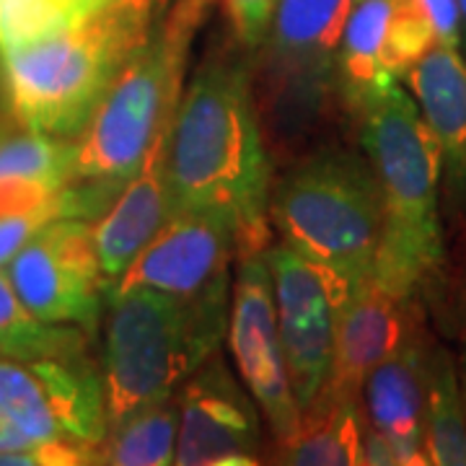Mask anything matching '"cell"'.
Listing matches in <instances>:
<instances>
[{"mask_svg": "<svg viewBox=\"0 0 466 466\" xmlns=\"http://www.w3.org/2000/svg\"><path fill=\"white\" fill-rule=\"evenodd\" d=\"M167 177L174 213L228 218L238 259L267 249L272 164L244 63L210 57L187 86L168 133Z\"/></svg>", "mask_w": 466, "mask_h": 466, "instance_id": "1", "label": "cell"}, {"mask_svg": "<svg viewBox=\"0 0 466 466\" xmlns=\"http://www.w3.org/2000/svg\"><path fill=\"white\" fill-rule=\"evenodd\" d=\"M210 3L179 0L150 42L127 60L70 137V177L60 189V220H96L143 167L158 135L174 122L182 99L187 52Z\"/></svg>", "mask_w": 466, "mask_h": 466, "instance_id": "2", "label": "cell"}, {"mask_svg": "<svg viewBox=\"0 0 466 466\" xmlns=\"http://www.w3.org/2000/svg\"><path fill=\"white\" fill-rule=\"evenodd\" d=\"M164 0H109L63 32L0 52L8 112L32 133L76 137L104 91L158 32Z\"/></svg>", "mask_w": 466, "mask_h": 466, "instance_id": "3", "label": "cell"}, {"mask_svg": "<svg viewBox=\"0 0 466 466\" xmlns=\"http://www.w3.org/2000/svg\"><path fill=\"white\" fill-rule=\"evenodd\" d=\"M360 137L383 200L373 280L397 299L415 300L446 262L441 150L415 99L400 84L360 106Z\"/></svg>", "mask_w": 466, "mask_h": 466, "instance_id": "4", "label": "cell"}, {"mask_svg": "<svg viewBox=\"0 0 466 466\" xmlns=\"http://www.w3.org/2000/svg\"><path fill=\"white\" fill-rule=\"evenodd\" d=\"M182 300L150 290H109L104 389L109 428L167 401L213 358L226 329V296Z\"/></svg>", "mask_w": 466, "mask_h": 466, "instance_id": "5", "label": "cell"}, {"mask_svg": "<svg viewBox=\"0 0 466 466\" xmlns=\"http://www.w3.org/2000/svg\"><path fill=\"white\" fill-rule=\"evenodd\" d=\"M269 220L285 247L337 280L373 278L381 247L383 200L376 171L352 150H319L269 189Z\"/></svg>", "mask_w": 466, "mask_h": 466, "instance_id": "6", "label": "cell"}, {"mask_svg": "<svg viewBox=\"0 0 466 466\" xmlns=\"http://www.w3.org/2000/svg\"><path fill=\"white\" fill-rule=\"evenodd\" d=\"M355 0H278L265 57L267 115L275 133H306L337 91V52Z\"/></svg>", "mask_w": 466, "mask_h": 466, "instance_id": "7", "label": "cell"}, {"mask_svg": "<svg viewBox=\"0 0 466 466\" xmlns=\"http://www.w3.org/2000/svg\"><path fill=\"white\" fill-rule=\"evenodd\" d=\"M0 415L36 443L73 441L101 449L109 433L104 376L88 355L47 360L0 355Z\"/></svg>", "mask_w": 466, "mask_h": 466, "instance_id": "8", "label": "cell"}, {"mask_svg": "<svg viewBox=\"0 0 466 466\" xmlns=\"http://www.w3.org/2000/svg\"><path fill=\"white\" fill-rule=\"evenodd\" d=\"M272 275L278 329L290 386L300 415L329 381L334 352V311L350 296V285L278 244L265 251Z\"/></svg>", "mask_w": 466, "mask_h": 466, "instance_id": "9", "label": "cell"}, {"mask_svg": "<svg viewBox=\"0 0 466 466\" xmlns=\"http://www.w3.org/2000/svg\"><path fill=\"white\" fill-rule=\"evenodd\" d=\"M8 280L36 319L91 332L106 296L91 223L67 218L47 223L8 262Z\"/></svg>", "mask_w": 466, "mask_h": 466, "instance_id": "10", "label": "cell"}, {"mask_svg": "<svg viewBox=\"0 0 466 466\" xmlns=\"http://www.w3.org/2000/svg\"><path fill=\"white\" fill-rule=\"evenodd\" d=\"M228 342L238 376L254 404L265 412L275 438L280 443L293 438L303 415L288 376L265 251L241 257L233 288Z\"/></svg>", "mask_w": 466, "mask_h": 466, "instance_id": "11", "label": "cell"}, {"mask_svg": "<svg viewBox=\"0 0 466 466\" xmlns=\"http://www.w3.org/2000/svg\"><path fill=\"white\" fill-rule=\"evenodd\" d=\"M233 251L236 231L228 218L205 210L174 213L109 290L150 288L174 299L200 300L228 290Z\"/></svg>", "mask_w": 466, "mask_h": 466, "instance_id": "12", "label": "cell"}, {"mask_svg": "<svg viewBox=\"0 0 466 466\" xmlns=\"http://www.w3.org/2000/svg\"><path fill=\"white\" fill-rule=\"evenodd\" d=\"M174 466H216L223 459L257 453L259 415L228 366L213 355L179 391Z\"/></svg>", "mask_w": 466, "mask_h": 466, "instance_id": "13", "label": "cell"}, {"mask_svg": "<svg viewBox=\"0 0 466 466\" xmlns=\"http://www.w3.org/2000/svg\"><path fill=\"white\" fill-rule=\"evenodd\" d=\"M417 329L415 300L397 299L373 278L352 288L334 311L332 370L317 400H360L368 373Z\"/></svg>", "mask_w": 466, "mask_h": 466, "instance_id": "14", "label": "cell"}, {"mask_svg": "<svg viewBox=\"0 0 466 466\" xmlns=\"http://www.w3.org/2000/svg\"><path fill=\"white\" fill-rule=\"evenodd\" d=\"M171 125L158 135L143 167L125 184V189L116 195L109 210L91 223L96 259L106 290L115 288L130 262L164 228L168 218L174 216L167 177V146Z\"/></svg>", "mask_w": 466, "mask_h": 466, "instance_id": "15", "label": "cell"}, {"mask_svg": "<svg viewBox=\"0 0 466 466\" xmlns=\"http://www.w3.org/2000/svg\"><path fill=\"white\" fill-rule=\"evenodd\" d=\"M417 109L441 150V184L451 202L466 200V60L435 45L404 73Z\"/></svg>", "mask_w": 466, "mask_h": 466, "instance_id": "16", "label": "cell"}, {"mask_svg": "<svg viewBox=\"0 0 466 466\" xmlns=\"http://www.w3.org/2000/svg\"><path fill=\"white\" fill-rule=\"evenodd\" d=\"M428 386L431 352L420 329L368 373L360 389L368 428L394 453L425 449Z\"/></svg>", "mask_w": 466, "mask_h": 466, "instance_id": "17", "label": "cell"}, {"mask_svg": "<svg viewBox=\"0 0 466 466\" xmlns=\"http://www.w3.org/2000/svg\"><path fill=\"white\" fill-rule=\"evenodd\" d=\"M394 5L397 0H355L352 5L337 52V91L355 112L397 84L383 66Z\"/></svg>", "mask_w": 466, "mask_h": 466, "instance_id": "18", "label": "cell"}, {"mask_svg": "<svg viewBox=\"0 0 466 466\" xmlns=\"http://www.w3.org/2000/svg\"><path fill=\"white\" fill-rule=\"evenodd\" d=\"M278 466H366V425L358 400H317L283 441Z\"/></svg>", "mask_w": 466, "mask_h": 466, "instance_id": "19", "label": "cell"}, {"mask_svg": "<svg viewBox=\"0 0 466 466\" xmlns=\"http://www.w3.org/2000/svg\"><path fill=\"white\" fill-rule=\"evenodd\" d=\"M0 355L11 360L76 358L86 355V334L34 317L18 299L8 272L0 269Z\"/></svg>", "mask_w": 466, "mask_h": 466, "instance_id": "20", "label": "cell"}, {"mask_svg": "<svg viewBox=\"0 0 466 466\" xmlns=\"http://www.w3.org/2000/svg\"><path fill=\"white\" fill-rule=\"evenodd\" d=\"M179 401L167 400L109 428L99 466H174Z\"/></svg>", "mask_w": 466, "mask_h": 466, "instance_id": "21", "label": "cell"}, {"mask_svg": "<svg viewBox=\"0 0 466 466\" xmlns=\"http://www.w3.org/2000/svg\"><path fill=\"white\" fill-rule=\"evenodd\" d=\"M425 449L433 466H466V417L459 397L456 366L446 350L431 352Z\"/></svg>", "mask_w": 466, "mask_h": 466, "instance_id": "22", "label": "cell"}, {"mask_svg": "<svg viewBox=\"0 0 466 466\" xmlns=\"http://www.w3.org/2000/svg\"><path fill=\"white\" fill-rule=\"evenodd\" d=\"M70 137L8 127L0 137V177H21L63 189L70 177Z\"/></svg>", "mask_w": 466, "mask_h": 466, "instance_id": "23", "label": "cell"}, {"mask_svg": "<svg viewBox=\"0 0 466 466\" xmlns=\"http://www.w3.org/2000/svg\"><path fill=\"white\" fill-rule=\"evenodd\" d=\"M60 195V192H57ZM60 220V205L57 198L36 210H26V213H16V216L0 218V265L11 262L18 254V249L42 231L47 223Z\"/></svg>", "mask_w": 466, "mask_h": 466, "instance_id": "24", "label": "cell"}, {"mask_svg": "<svg viewBox=\"0 0 466 466\" xmlns=\"http://www.w3.org/2000/svg\"><path fill=\"white\" fill-rule=\"evenodd\" d=\"M278 0H226L236 36L247 47H259L269 34Z\"/></svg>", "mask_w": 466, "mask_h": 466, "instance_id": "25", "label": "cell"}, {"mask_svg": "<svg viewBox=\"0 0 466 466\" xmlns=\"http://www.w3.org/2000/svg\"><path fill=\"white\" fill-rule=\"evenodd\" d=\"M422 18L431 24L438 45L459 47L461 45V11L459 0H412Z\"/></svg>", "mask_w": 466, "mask_h": 466, "instance_id": "26", "label": "cell"}, {"mask_svg": "<svg viewBox=\"0 0 466 466\" xmlns=\"http://www.w3.org/2000/svg\"><path fill=\"white\" fill-rule=\"evenodd\" d=\"M366 466H433V461L428 456V449L394 453L381 435L366 428Z\"/></svg>", "mask_w": 466, "mask_h": 466, "instance_id": "27", "label": "cell"}, {"mask_svg": "<svg viewBox=\"0 0 466 466\" xmlns=\"http://www.w3.org/2000/svg\"><path fill=\"white\" fill-rule=\"evenodd\" d=\"M36 446H39L36 441H32L24 431H18L8 417L0 415V453H32Z\"/></svg>", "mask_w": 466, "mask_h": 466, "instance_id": "28", "label": "cell"}, {"mask_svg": "<svg viewBox=\"0 0 466 466\" xmlns=\"http://www.w3.org/2000/svg\"><path fill=\"white\" fill-rule=\"evenodd\" d=\"M0 466H45L34 453H0Z\"/></svg>", "mask_w": 466, "mask_h": 466, "instance_id": "29", "label": "cell"}, {"mask_svg": "<svg viewBox=\"0 0 466 466\" xmlns=\"http://www.w3.org/2000/svg\"><path fill=\"white\" fill-rule=\"evenodd\" d=\"M456 381H459V397H461V410H464V417H466V345L464 350H461V358H459Z\"/></svg>", "mask_w": 466, "mask_h": 466, "instance_id": "30", "label": "cell"}, {"mask_svg": "<svg viewBox=\"0 0 466 466\" xmlns=\"http://www.w3.org/2000/svg\"><path fill=\"white\" fill-rule=\"evenodd\" d=\"M78 3V11H81V16H91V14H96L99 8H104L109 0H76Z\"/></svg>", "mask_w": 466, "mask_h": 466, "instance_id": "31", "label": "cell"}, {"mask_svg": "<svg viewBox=\"0 0 466 466\" xmlns=\"http://www.w3.org/2000/svg\"><path fill=\"white\" fill-rule=\"evenodd\" d=\"M459 11H461V24H464V32H466V0H459ZM464 45H466V34H464Z\"/></svg>", "mask_w": 466, "mask_h": 466, "instance_id": "32", "label": "cell"}, {"mask_svg": "<svg viewBox=\"0 0 466 466\" xmlns=\"http://www.w3.org/2000/svg\"><path fill=\"white\" fill-rule=\"evenodd\" d=\"M5 133H8V122H3V119H0V137H3Z\"/></svg>", "mask_w": 466, "mask_h": 466, "instance_id": "33", "label": "cell"}, {"mask_svg": "<svg viewBox=\"0 0 466 466\" xmlns=\"http://www.w3.org/2000/svg\"><path fill=\"white\" fill-rule=\"evenodd\" d=\"M205 3H210V5H213V0H205Z\"/></svg>", "mask_w": 466, "mask_h": 466, "instance_id": "34", "label": "cell"}]
</instances>
